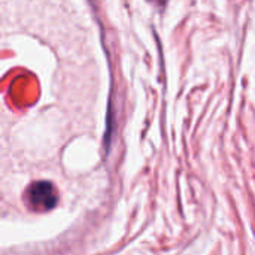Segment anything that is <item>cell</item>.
Masks as SVG:
<instances>
[{
    "instance_id": "1",
    "label": "cell",
    "mask_w": 255,
    "mask_h": 255,
    "mask_svg": "<svg viewBox=\"0 0 255 255\" xmlns=\"http://www.w3.org/2000/svg\"><path fill=\"white\" fill-rule=\"evenodd\" d=\"M24 203L31 212H48L58 203V191L49 181H36L24 193Z\"/></svg>"
},
{
    "instance_id": "2",
    "label": "cell",
    "mask_w": 255,
    "mask_h": 255,
    "mask_svg": "<svg viewBox=\"0 0 255 255\" xmlns=\"http://www.w3.org/2000/svg\"><path fill=\"white\" fill-rule=\"evenodd\" d=\"M149 1H152V3H155V4H166L167 0H149Z\"/></svg>"
}]
</instances>
